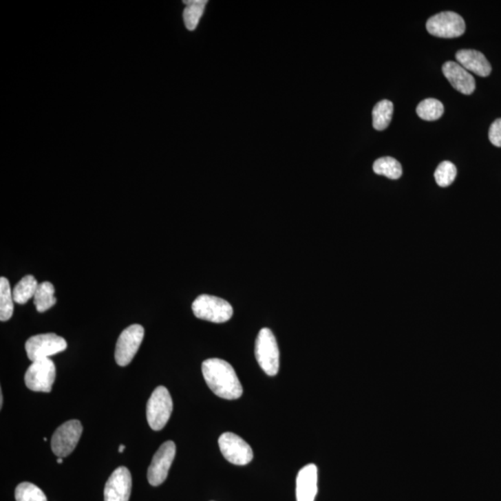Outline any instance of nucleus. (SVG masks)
<instances>
[{
	"label": "nucleus",
	"mask_w": 501,
	"mask_h": 501,
	"mask_svg": "<svg viewBox=\"0 0 501 501\" xmlns=\"http://www.w3.org/2000/svg\"><path fill=\"white\" fill-rule=\"evenodd\" d=\"M202 372L207 385L217 396L228 401L241 398L244 389L228 362L220 359H206L202 362Z\"/></svg>",
	"instance_id": "f257e3e1"
},
{
	"label": "nucleus",
	"mask_w": 501,
	"mask_h": 501,
	"mask_svg": "<svg viewBox=\"0 0 501 501\" xmlns=\"http://www.w3.org/2000/svg\"><path fill=\"white\" fill-rule=\"evenodd\" d=\"M193 311L197 319L214 323H224L233 315L231 303L222 298L208 295H200L194 300Z\"/></svg>",
	"instance_id": "f03ea898"
},
{
	"label": "nucleus",
	"mask_w": 501,
	"mask_h": 501,
	"mask_svg": "<svg viewBox=\"0 0 501 501\" xmlns=\"http://www.w3.org/2000/svg\"><path fill=\"white\" fill-rule=\"evenodd\" d=\"M255 358L261 369L268 376H275L279 369V351L273 332L263 328L255 342Z\"/></svg>",
	"instance_id": "7ed1b4c3"
},
{
	"label": "nucleus",
	"mask_w": 501,
	"mask_h": 501,
	"mask_svg": "<svg viewBox=\"0 0 501 501\" xmlns=\"http://www.w3.org/2000/svg\"><path fill=\"white\" fill-rule=\"evenodd\" d=\"M173 412V401L169 391L164 386H158L148 401L147 420L154 431L162 430L167 425Z\"/></svg>",
	"instance_id": "20e7f679"
},
{
	"label": "nucleus",
	"mask_w": 501,
	"mask_h": 501,
	"mask_svg": "<svg viewBox=\"0 0 501 501\" xmlns=\"http://www.w3.org/2000/svg\"><path fill=\"white\" fill-rule=\"evenodd\" d=\"M67 348V343L55 333H44L29 338L25 343V351L32 362L61 353Z\"/></svg>",
	"instance_id": "39448f33"
},
{
	"label": "nucleus",
	"mask_w": 501,
	"mask_h": 501,
	"mask_svg": "<svg viewBox=\"0 0 501 501\" xmlns=\"http://www.w3.org/2000/svg\"><path fill=\"white\" fill-rule=\"evenodd\" d=\"M55 379L56 367L50 359L34 361L25 375V385L34 392L50 393Z\"/></svg>",
	"instance_id": "423d86ee"
},
{
	"label": "nucleus",
	"mask_w": 501,
	"mask_h": 501,
	"mask_svg": "<svg viewBox=\"0 0 501 501\" xmlns=\"http://www.w3.org/2000/svg\"><path fill=\"white\" fill-rule=\"evenodd\" d=\"M144 333V328L140 324H133L122 330L117 340L114 353V359L119 366H127L133 361L142 343Z\"/></svg>",
	"instance_id": "0eeeda50"
},
{
	"label": "nucleus",
	"mask_w": 501,
	"mask_h": 501,
	"mask_svg": "<svg viewBox=\"0 0 501 501\" xmlns=\"http://www.w3.org/2000/svg\"><path fill=\"white\" fill-rule=\"evenodd\" d=\"M426 28L434 36L454 39L465 34L466 25L462 16L458 13L443 12L429 19Z\"/></svg>",
	"instance_id": "6e6552de"
},
{
	"label": "nucleus",
	"mask_w": 501,
	"mask_h": 501,
	"mask_svg": "<svg viewBox=\"0 0 501 501\" xmlns=\"http://www.w3.org/2000/svg\"><path fill=\"white\" fill-rule=\"evenodd\" d=\"M83 426L79 420H68L61 425L53 434L52 449L58 458L70 455L78 444L81 437Z\"/></svg>",
	"instance_id": "1a4fd4ad"
},
{
	"label": "nucleus",
	"mask_w": 501,
	"mask_h": 501,
	"mask_svg": "<svg viewBox=\"0 0 501 501\" xmlns=\"http://www.w3.org/2000/svg\"><path fill=\"white\" fill-rule=\"evenodd\" d=\"M221 452L228 462L244 466L252 462L254 454L244 439L233 433H224L218 439Z\"/></svg>",
	"instance_id": "9d476101"
},
{
	"label": "nucleus",
	"mask_w": 501,
	"mask_h": 501,
	"mask_svg": "<svg viewBox=\"0 0 501 501\" xmlns=\"http://www.w3.org/2000/svg\"><path fill=\"white\" fill-rule=\"evenodd\" d=\"M175 456V445L173 441H167L159 447L154 454L150 467L148 469L149 483L158 487L165 481L169 476L170 467Z\"/></svg>",
	"instance_id": "9b49d317"
},
{
	"label": "nucleus",
	"mask_w": 501,
	"mask_h": 501,
	"mask_svg": "<svg viewBox=\"0 0 501 501\" xmlns=\"http://www.w3.org/2000/svg\"><path fill=\"white\" fill-rule=\"evenodd\" d=\"M131 487V473L129 469L121 466L111 474L105 484L104 501H129Z\"/></svg>",
	"instance_id": "f8f14e48"
},
{
	"label": "nucleus",
	"mask_w": 501,
	"mask_h": 501,
	"mask_svg": "<svg viewBox=\"0 0 501 501\" xmlns=\"http://www.w3.org/2000/svg\"><path fill=\"white\" fill-rule=\"evenodd\" d=\"M443 74L458 92L471 95L476 90V80L460 63L447 61L443 65Z\"/></svg>",
	"instance_id": "ddd939ff"
},
{
	"label": "nucleus",
	"mask_w": 501,
	"mask_h": 501,
	"mask_svg": "<svg viewBox=\"0 0 501 501\" xmlns=\"http://www.w3.org/2000/svg\"><path fill=\"white\" fill-rule=\"evenodd\" d=\"M318 494V468L315 465H308L297 474V501H315Z\"/></svg>",
	"instance_id": "4468645a"
},
{
	"label": "nucleus",
	"mask_w": 501,
	"mask_h": 501,
	"mask_svg": "<svg viewBox=\"0 0 501 501\" xmlns=\"http://www.w3.org/2000/svg\"><path fill=\"white\" fill-rule=\"evenodd\" d=\"M458 63L468 72L482 77L489 76L492 68L483 53L474 50H462L456 54Z\"/></svg>",
	"instance_id": "2eb2a0df"
},
{
	"label": "nucleus",
	"mask_w": 501,
	"mask_h": 501,
	"mask_svg": "<svg viewBox=\"0 0 501 501\" xmlns=\"http://www.w3.org/2000/svg\"><path fill=\"white\" fill-rule=\"evenodd\" d=\"M394 104L388 100L379 101L372 111V125L376 130H385L393 118Z\"/></svg>",
	"instance_id": "dca6fc26"
},
{
	"label": "nucleus",
	"mask_w": 501,
	"mask_h": 501,
	"mask_svg": "<svg viewBox=\"0 0 501 501\" xmlns=\"http://www.w3.org/2000/svg\"><path fill=\"white\" fill-rule=\"evenodd\" d=\"M55 288L49 281H44L39 285L34 297V305L36 310L43 313L52 308L57 300L54 297Z\"/></svg>",
	"instance_id": "f3484780"
},
{
	"label": "nucleus",
	"mask_w": 501,
	"mask_h": 501,
	"mask_svg": "<svg viewBox=\"0 0 501 501\" xmlns=\"http://www.w3.org/2000/svg\"><path fill=\"white\" fill-rule=\"evenodd\" d=\"M36 278L32 275L23 277L12 290L13 299L14 302L25 305L31 298L34 297L39 287Z\"/></svg>",
	"instance_id": "a211bd4d"
},
{
	"label": "nucleus",
	"mask_w": 501,
	"mask_h": 501,
	"mask_svg": "<svg viewBox=\"0 0 501 501\" xmlns=\"http://www.w3.org/2000/svg\"><path fill=\"white\" fill-rule=\"evenodd\" d=\"M186 5V9L184 10L183 19L186 29L190 31L195 30L199 25L202 14H204L205 6H206V0H190V1H183Z\"/></svg>",
	"instance_id": "6ab92c4d"
},
{
	"label": "nucleus",
	"mask_w": 501,
	"mask_h": 501,
	"mask_svg": "<svg viewBox=\"0 0 501 501\" xmlns=\"http://www.w3.org/2000/svg\"><path fill=\"white\" fill-rule=\"evenodd\" d=\"M14 299L12 288L8 279L2 277L0 279V321H7L13 315L14 309Z\"/></svg>",
	"instance_id": "aec40b11"
},
{
	"label": "nucleus",
	"mask_w": 501,
	"mask_h": 501,
	"mask_svg": "<svg viewBox=\"0 0 501 501\" xmlns=\"http://www.w3.org/2000/svg\"><path fill=\"white\" fill-rule=\"evenodd\" d=\"M373 171L375 174L385 175L391 180H398L402 175L401 162L392 157H383L377 159L373 164Z\"/></svg>",
	"instance_id": "412c9836"
},
{
	"label": "nucleus",
	"mask_w": 501,
	"mask_h": 501,
	"mask_svg": "<svg viewBox=\"0 0 501 501\" xmlns=\"http://www.w3.org/2000/svg\"><path fill=\"white\" fill-rule=\"evenodd\" d=\"M444 111L443 103L436 98H426L416 109L420 118L425 121H436L443 116Z\"/></svg>",
	"instance_id": "4be33fe9"
},
{
	"label": "nucleus",
	"mask_w": 501,
	"mask_h": 501,
	"mask_svg": "<svg viewBox=\"0 0 501 501\" xmlns=\"http://www.w3.org/2000/svg\"><path fill=\"white\" fill-rule=\"evenodd\" d=\"M16 501H47L44 492L36 484L23 482L16 487Z\"/></svg>",
	"instance_id": "5701e85b"
},
{
	"label": "nucleus",
	"mask_w": 501,
	"mask_h": 501,
	"mask_svg": "<svg viewBox=\"0 0 501 501\" xmlns=\"http://www.w3.org/2000/svg\"><path fill=\"white\" fill-rule=\"evenodd\" d=\"M456 175H457V169L454 164L449 161L442 162L434 172L436 183L443 188L451 185Z\"/></svg>",
	"instance_id": "b1692460"
},
{
	"label": "nucleus",
	"mask_w": 501,
	"mask_h": 501,
	"mask_svg": "<svg viewBox=\"0 0 501 501\" xmlns=\"http://www.w3.org/2000/svg\"><path fill=\"white\" fill-rule=\"evenodd\" d=\"M489 137L490 142L495 147H501V118L495 120L490 127Z\"/></svg>",
	"instance_id": "393cba45"
},
{
	"label": "nucleus",
	"mask_w": 501,
	"mask_h": 501,
	"mask_svg": "<svg viewBox=\"0 0 501 501\" xmlns=\"http://www.w3.org/2000/svg\"><path fill=\"white\" fill-rule=\"evenodd\" d=\"M0 407H3V394H2V391H0Z\"/></svg>",
	"instance_id": "a878e982"
},
{
	"label": "nucleus",
	"mask_w": 501,
	"mask_h": 501,
	"mask_svg": "<svg viewBox=\"0 0 501 501\" xmlns=\"http://www.w3.org/2000/svg\"><path fill=\"white\" fill-rule=\"evenodd\" d=\"M125 449V445H120L118 451L120 453H122V452H124Z\"/></svg>",
	"instance_id": "bb28decb"
},
{
	"label": "nucleus",
	"mask_w": 501,
	"mask_h": 501,
	"mask_svg": "<svg viewBox=\"0 0 501 501\" xmlns=\"http://www.w3.org/2000/svg\"><path fill=\"white\" fill-rule=\"evenodd\" d=\"M57 462L58 463V465H61V463H63V458H58L57 460Z\"/></svg>",
	"instance_id": "cd10ccee"
}]
</instances>
